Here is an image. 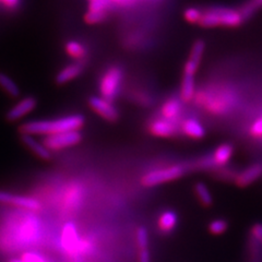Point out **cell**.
Here are the masks:
<instances>
[{
	"label": "cell",
	"instance_id": "obj_1",
	"mask_svg": "<svg viewBox=\"0 0 262 262\" xmlns=\"http://www.w3.org/2000/svg\"><path fill=\"white\" fill-rule=\"evenodd\" d=\"M84 117L80 114H76L56 119L29 121L21 126L20 131L21 134L32 136L44 135L47 137L67 131H78L84 126Z\"/></svg>",
	"mask_w": 262,
	"mask_h": 262
},
{
	"label": "cell",
	"instance_id": "obj_2",
	"mask_svg": "<svg viewBox=\"0 0 262 262\" xmlns=\"http://www.w3.org/2000/svg\"><path fill=\"white\" fill-rule=\"evenodd\" d=\"M245 16L242 11L231 8H209L202 11V16L198 26L202 28H237L244 22Z\"/></svg>",
	"mask_w": 262,
	"mask_h": 262
},
{
	"label": "cell",
	"instance_id": "obj_3",
	"mask_svg": "<svg viewBox=\"0 0 262 262\" xmlns=\"http://www.w3.org/2000/svg\"><path fill=\"white\" fill-rule=\"evenodd\" d=\"M189 170H191L189 164H174L149 171L142 177L141 183L145 187H155L182 178Z\"/></svg>",
	"mask_w": 262,
	"mask_h": 262
},
{
	"label": "cell",
	"instance_id": "obj_4",
	"mask_svg": "<svg viewBox=\"0 0 262 262\" xmlns=\"http://www.w3.org/2000/svg\"><path fill=\"white\" fill-rule=\"evenodd\" d=\"M122 78H124V72L118 66H113L106 70L100 81L101 97L113 102L119 92Z\"/></svg>",
	"mask_w": 262,
	"mask_h": 262
},
{
	"label": "cell",
	"instance_id": "obj_5",
	"mask_svg": "<svg viewBox=\"0 0 262 262\" xmlns=\"http://www.w3.org/2000/svg\"><path fill=\"white\" fill-rule=\"evenodd\" d=\"M82 141V135L80 130L78 131H67V133L56 134L47 136L43 140V143L49 150H61L64 147H70L77 145Z\"/></svg>",
	"mask_w": 262,
	"mask_h": 262
},
{
	"label": "cell",
	"instance_id": "obj_6",
	"mask_svg": "<svg viewBox=\"0 0 262 262\" xmlns=\"http://www.w3.org/2000/svg\"><path fill=\"white\" fill-rule=\"evenodd\" d=\"M206 51V43L202 39H198L192 44L190 54L188 56L187 61L184 66V76L185 77H191L194 78L196 71L199 69V66L201 63L202 57Z\"/></svg>",
	"mask_w": 262,
	"mask_h": 262
},
{
	"label": "cell",
	"instance_id": "obj_7",
	"mask_svg": "<svg viewBox=\"0 0 262 262\" xmlns=\"http://www.w3.org/2000/svg\"><path fill=\"white\" fill-rule=\"evenodd\" d=\"M89 105L97 115H100L105 120L115 122L119 118V112L112 104V102L106 101L101 96H92L89 98Z\"/></svg>",
	"mask_w": 262,
	"mask_h": 262
},
{
	"label": "cell",
	"instance_id": "obj_8",
	"mask_svg": "<svg viewBox=\"0 0 262 262\" xmlns=\"http://www.w3.org/2000/svg\"><path fill=\"white\" fill-rule=\"evenodd\" d=\"M111 0H89L88 12L84 20L89 24H97L107 18V10L110 9Z\"/></svg>",
	"mask_w": 262,
	"mask_h": 262
},
{
	"label": "cell",
	"instance_id": "obj_9",
	"mask_svg": "<svg viewBox=\"0 0 262 262\" xmlns=\"http://www.w3.org/2000/svg\"><path fill=\"white\" fill-rule=\"evenodd\" d=\"M178 131H180V128L175 121L164 118L154 119L149 125V133L159 138H173L178 134Z\"/></svg>",
	"mask_w": 262,
	"mask_h": 262
},
{
	"label": "cell",
	"instance_id": "obj_10",
	"mask_svg": "<svg viewBox=\"0 0 262 262\" xmlns=\"http://www.w3.org/2000/svg\"><path fill=\"white\" fill-rule=\"evenodd\" d=\"M0 203L11 204V206L29 210H38L40 208L39 202L32 196L12 194L3 190H0Z\"/></svg>",
	"mask_w": 262,
	"mask_h": 262
},
{
	"label": "cell",
	"instance_id": "obj_11",
	"mask_svg": "<svg viewBox=\"0 0 262 262\" xmlns=\"http://www.w3.org/2000/svg\"><path fill=\"white\" fill-rule=\"evenodd\" d=\"M36 105H37V101L35 97L27 96L22 98L21 101L16 103L13 107L7 113V120L16 121L23 118L24 116H27L28 114L34 111Z\"/></svg>",
	"mask_w": 262,
	"mask_h": 262
},
{
	"label": "cell",
	"instance_id": "obj_12",
	"mask_svg": "<svg viewBox=\"0 0 262 262\" xmlns=\"http://www.w3.org/2000/svg\"><path fill=\"white\" fill-rule=\"evenodd\" d=\"M261 176H262V164L256 163L248 166L247 168L243 169L242 171H238L234 184L239 188H246L252 185L253 183H256Z\"/></svg>",
	"mask_w": 262,
	"mask_h": 262
},
{
	"label": "cell",
	"instance_id": "obj_13",
	"mask_svg": "<svg viewBox=\"0 0 262 262\" xmlns=\"http://www.w3.org/2000/svg\"><path fill=\"white\" fill-rule=\"evenodd\" d=\"M179 128L186 137L193 139V140H200V139L206 136V129H204L203 125L199 120L194 118L185 119L182 121Z\"/></svg>",
	"mask_w": 262,
	"mask_h": 262
},
{
	"label": "cell",
	"instance_id": "obj_14",
	"mask_svg": "<svg viewBox=\"0 0 262 262\" xmlns=\"http://www.w3.org/2000/svg\"><path fill=\"white\" fill-rule=\"evenodd\" d=\"M233 154H234V146L232 144L229 143L220 144L211 154L212 162L214 164L215 169L227 166V164L233 158Z\"/></svg>",
	"mask_w": 262,
	"mask_h": 262
},
{
	"label": "cell",
	"instance_id": "obj_15",
	"mask_svg": "<svg viewBox=\"0 0 262 262\" xmlns=\"http://www.w3.org/2000/svg\"><path fill=\"white\" fill-rule=\"evenodd\" d=\"M178 224V215L174 210H165L163 211L158 219V228L159 231L164 234L168 235L173 233Z\"/></svg>",
	"mask_w": 262,
	"mask_h": 262
},
{
	"label": "cell",
	"instance_id": "obj_16",
	"mask_svg": "<svg viewBox=\"0 0 262 262\" xmlns=\"http://www.w3.org/2000/svg\"><path fill=\"white\" fill-rule=\"evenodd\" d=\"M21 139H22V142L26 144L33 153H35L39 159L45 160V161L52 159L51 150H49L44 143L37 141L34 138V136L22 134Z\"/></svg>",
	"mask_w": 262,
	"mask_h": 262
},
{
	"label": "cell",
	"instance_id": "obj_17",
	"mask_svg": "<svg viewBox=\"0 0 262 262\" xmlns=\"http://www.w3.org/2000/svg\"><path fill=\"white\" fill-rule=\"evenodd\" d=\"M182 111H183L182 102L177 100V98H169V100H167L162 105L161 116L164 119L176 122V120L180 116V114H182Z\"/></svg>",
	"mask_w": 262,
	"mask_h": 262
},
{
	"label": "cell",
	"instance_id": "obj_18",
	"mask_svg": "<svg viewBox=\"0 0 262 262\" xmlns=\"http://www.w3.org/2000/svg\"><path fill=\"white\" fill-rule=\"evenodd\" d=\"M83 68H84L83 64L81 62H75V63H70L68 66H66L64 68H62L59 71L58 75H57L56 82L58 84L68 83V82L79 77L82 73V71H83Z\"/></svg>",
	"mask_w": 262,
	"mask_h": 262
},
{
	"label": "cell",
	"instance_id": "obj_19",
	"mask_svg": "<svg viewBox=\"0 0 262 262\" xmlns=\"http://www.w3.org/2000/svg\"><path fill=\"white\" fill-rule=\"evenodd\" d=\"M194 194L196 196V199L200 202V204L204 208H210L213 204V196L208 188V186L204 183H196L193 187Z\"/></svg>",
	"mask_w": 262,
	"mask_h": 262
},
{
	"label": "cell",
	"instance_id": "obj_20",
	"mask_svg": "<svg viewBox=\"0 0 262 262\" xmlns=\"http://www.w3.org/2000/svg\"><path fill=\"white\" fill-rule=\"evenodd\" d=\"M64 49L66 53H67L71 58L77 60H83L88 55L85 46L83 44H81L80 42H77V40H69V42L66 44Z\"/></svg>",
	"mask_w": 262,
	"mask_h": 262
},
{
	"label": "cell",
	"instance_id": "obj_21",
	"mask_svg": "<svg viewBox=\"0 0 262 262\" xmlns=\"http://www.w3.org/2000/svg\"><path fill=\"white\" fill-rule=\"evenodd\" d=\"M194 78L184 76L180 86V100L185 103L191 102L194 96Z\"/></svg>",
	"mask_w": 262,
	"mask_h": 262
},
{
	"label": "cell",
	"instance_id": "obj_22",
	"mask_svg": "<svg viewBox=\"0 0 262 262\" xmlns=\"http://www.w3.org/2000/svg\"><path fill=\"white\" fill-rule=\"evenodd\" d=\"M0 88L12 97H18L20 95V89L15 84V82L6 73L0 72Z\"/></svg>",
	"mask_w": 262,
	"mask_h": 262
},
{
	"label": "cell",
	"instance_id": "obj_23",
	"mask_svg": "<svg viewBox=\"0 0 262 262\" xmlns=\"http://www.w3.org/2000/svg\"><path fill=\"white\" fill-rule=\"evenodd\" d=\"M238 171L234 169L231 166H224L216 168L213 170V176H214L217 180H222V182H235Z\"/></svg>",
	"mask_w": 262,
	"mask_h": 262
},
{
	"label": "cell",
	"instance_id": "obj_24",
	"mask_svg": "<svg viewBox=\"0 0 262 262\" xmlns=\"http://www.w3.org/2000/svg\"><path fill=\"white\" fill-rule=\"evenodd\" d=\"M208 228H209V232L212 235L220 236L227 231L228 222L224 219H215V220L211 221Z\"/></svg>",
	"mask_w": 262,
	"mask_h": 262
},
{
	"label": "cell",
	"instance_id": "obj_25",
	"mask_svg": "<svg viewBox=\"0 0 262 262\" xmlns=\"http://www.w3.org/2000/svg\"><path fill=\"white\" fill-rule=\"evenodd\" d=\"M136 242L139 250L149 249V234H147V231L144 226H140L137 229Z\"/></svg>",
	"mask_w": 262,
	"mask_h": 262
},
{
	"label": "cell",
	"instance_id": "obj_26",
	"mask_svg": "<svg viewBox=\"0 0 262 262\" xmlns=\"http://www.w3.org/2000/svg\"><path fill=\"white\" fill-rule=\"evenodd\" d=\"M202 16V10L196 7H189L184 11V19L191 24H199Z\"/></svg>",
	"mask_w": 262,
	"mask_h": 262
},
{
	"label": "cell",
	"instance_id": "obj_27",
	"mask_svg": "<svg viewBox=\"0 0 262 262\" xmlns=\"http://www.w3.org/2000/svg\"><path fill=\"white\" fill-rule=\"evenodd\" d=\"M261 250H262V246L255 238H252V237L250 236V239H249V252H250V255L253 258H259Z\"/></svg>",
	"mask_w": 262,
	"mask_h": 262
},
{
	"label": "cell",
	"instance_id": "obj_28",
	"mask_svg": "<svg viewBox=\"0 0 262 262\" xmlns=\"http://www.w3.org/2000/svg\"><path fill=\"white\" fill-rule=\"evenodd\" d=\"M250 135L256 138V139H260L262 138V116L259 117L250 127Z\"/></svg>",
	"mask_w": 262,
	"mask_h": 262
},
{
	"label": "cell",
	"instance_id": "obj_29",
	"mask_svg": "<svg viewBox=\"0 0 262 262\" xmlns=\"http://www.w3.org/2000/svg\"><path fill=\"white\" fill-rule=\"evenodd\" d=\"M250 236L262 246V223L253 224L250 229Z\"/></svg>",
	"mask_w": 262,
	"mask_h": 262
},
{
	"label": "cell",
	"instance_id": "obj_30",
	"mask_svg": "<svg viewBox=\"0 0 262 262\" xmlns=\"http://www.w3.org/2000/svg\"><path fill=\"white\" fill-rule=\"evenodd\" d=\"M138 262H151V253L149 249L139 250Z\"/></svg>",
	"mask_w": 262,
	"mask_h": 262
},
{
	"label": "cell",
	"instance_id": "obj_31",
	"mask_svg": "<svg viewBox=\"0 0 262 262\" xmlns=\"http://www.w3.org/2000/svg\"><path fill=\"white\" fill-rule=\"evenodd\" d=\"M2 5L8 10H13L19 7L20 0H3Z\"/></svg>",
	"mask_w": 262,
	"mask_h": 262
},
{
	"label": "cell",
	"instance_id": "obj_32",
	"mask_svg": "<svg viewBox=\"0 0 262 262\" xmlns=\"http://www.w3.org/2000/svg\"><path fill=\"white\" fill-rule=\"evenodd\" d=\"M112 3H115V4H119V5H122V4H128V3H131V0H111Z\"/></svg>",
	"mask_w": 262,
	"mask_h": 262
},
{
	"label": "cell",
	"instance_id": "obj_33",
	"mask_svg": "<svg viewBox=\"0 0 262 262\" xmlns=\"http://www.w3.org/2000/svg\"><path fill=\"white\" fill-rule=\"evenodd\" d=\"M11 262H21V261H18V260H12Z\"/></svg>",
	"mask_w": 262,
	"mask_h": 262
},
{
	"label": "cell",
	"instance_id": "obj_34",
	"mask_svg": "<svg viewBox=\"0 0 262 262\" xmlns=\"http://www.w3.org/2000/svg\"><path fill=\"white\" fill-rule=\"evenodd\" d=\"M2 2H3V0H0V4H2Z\"/></svg>",
	"mask_w": 262,
	"mask_h": 262
}]
</instances>
